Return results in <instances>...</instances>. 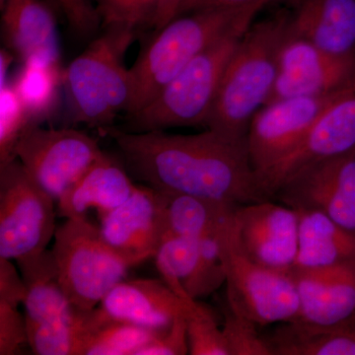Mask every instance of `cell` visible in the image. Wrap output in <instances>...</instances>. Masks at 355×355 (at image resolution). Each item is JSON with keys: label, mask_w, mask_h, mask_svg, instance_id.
I'll list each match as a JSON object with an SVG mask.
<instances>
[{"label": "cell", "mask_w": 355, "mask_h": 355, "mask_svg": "<svg viewBox=\"0 0 355 355\" xmlns=\"http://www.w3.org/2000/svg\"><path fill=\"white\" fill-rule=\"evenodd\" d=\"M103 132L114 140L130 172L155 190L233 207L266 200L247 137L234 139L209 128L190 135L113 128Z\"/></svg>", "instance_id": "cell-1"}, {"label": "cell", "mask_w": 355, "mask_h": 355, "mask_svg": "<svg viewBox=\"0 0 355 355\" xmlns=\"http://www.w3.org/2000/svg\"><path fill=\"white\" fill-rule=\"evenodd\" d=\"M288 22V10L252 23L229 60L209 130L245 139L254 114L268 102L277 76L279 51Z\"/></svg>", "instance_id": "cell-2"}, {"label": "cell", "mask_w": 355, "mask_h": 355, "mask_svg": "<svg viewBox=\"0 0 355 355\" xmlns=\"http://www.w3.org/2000/svg\"><path fill=\"white\" fill-rule=\"evenodd\" d=\"M265 6L205 9L177 16L160 29L130 69L133 97L128 114L144 108L210 44L249 27Z\"/></svg>", "instance_id": "cell-3"}, {"label": "cell", "mask_w": 355, "mask_h": 355, "mask_svg": "<svg viewBox=\"0 0 355 355\" xmlns=\"http://www.w3.org/2000/svg\"><path fill=\"white\" fill-rule=\"evenodd\" d=\"M135 33L106 30L64 70V89L76 123L103 130L132 105L133 86L123 55Z\"/></svg>", "instance_id": "cell-4"}, {"label": "cell", "mask_w": 355, "mask_h": 355, "mask_svg": "<svg viewBox=\"0 0 355 355\" xmlns=\"http://www.w3.org/2000/svg\"><path fill=\"white\" fill-rule=\"evenodd\" d=\"M249 27L236 29L210 44L153 101L128 114L125 130L144 132L174 127H207L226 67Z\"/></svg>", "instance_id": "cell-5"}, {"label": "cell", "mask_w": 355, "mask_h": 355, "mask_svg": "<svg viewBox=\"0 0 355 355\" xmlns=\"http://www.w3.org/2000/svg\"><path fill=\"white\" fill-rule=\"evenodd\" d=\"M234 209L226 207L216 225L229 309L258 326L293 321L300 307L293 277L291 272L266 268L245 253L236 235Z\"/></svg>", "instance_id": "cell-6"}, {"label": "cell", "mask_w": 355, "mask_h": 355, "mask_svg": "<svg viewBox=\"0 0 355 355\" xmlns=\"http://www.w3.org/2000/svg\"><path fill=\"white\" fill-rule=\"evenodd\" d=\"M53 239L51 253L58 279L76 309H95L127 277L130 266L109 247L99 227L87 218L67 219L55 230Z\"/></svg>", "instance_id": "cell-7"}, {"label": "cell", "mask_w": 355, "mask_h": 355, "mask_svg": "<svg viewBox=\"0 0 355 355\" xmlns=\"http://www.w3.org/2000/svg\"><path fill=\"white\" fill-rule=\"evenodd\" d=\"M55 202L18 159L0 165V258L17 263L46 251L58 228Z\"/></svg>", "instance_id": "cell-8"}, {"label": "cell", "mask_w": 355, "mask_h": 355, "mask_svg": "<svg viewBox=\"0 0 355 355\" xmlns=\"http://www.w3.org/2000/svg\"><path fill=\"white\" fill-rule=\"evenodd\" d=\"M103 154L97 139L69 128L31 125L15 147V158L57 202Z\"/></svg>", "instance_id": "cell-9"}, {"label": "cell", "mask_w": 355, "mask_h": 355, "mask_svg": "<svg viewBox=\"0 0 355 355\" xmlns=\"http://www.w3.org/2000/svg\"><path fill=\"white\" fill-rule=\"evenodd\" d=\"M355 150V81L343 89L297 146L256 173L265 200H272L289 178L308 166Z\"/></svg>", "instance_id": "cell-10"}, {"label": "cell", "mask_w": 355, "mask_h": 355, "mask_svg": "<svg viewBox=\"0 0 355 355\" xmlns=\"http://www.w3.org/2000/svg\"><path fill=\"white\" fill-rule=\"evenodd\" d=\"M272 200L295 210H315L355 235V150L304 168Z\"/></svg>", "instance_id": "cell-11"}, {"label": "cell", "mask_w": 355, "mask_h": 355, "mask_svg": "<svg viewBox=\"0 0 355 355\" xmlns=\"http://www.w3.org/2000/svg\"><path fill=\"white\" fill-rule=\"evenodd\" d=\"M354 81L355 58L326 53L286 28L279 46L277 79L268 103L299 96L331 94Z\"/></svg>", "instance_id": "cell-12"}, {"label": "cell", "mask_w": 355, "mask_h": 355, "mask_svg": "<svg viewBox=\"0 0 355 355\" xmlns=\"http://www.w3.org/2000/svg\"><path fill=\"white\" fill-rule=\"evenodd\" d=\"M342 90L328 95L286 98L266 104L254 114L247 133L254 171L266 169L297 146Z\"/></svg>", "instance_id": "cell-13"}, {"label": "cell", "mask_w": 355, "mask_h": 355, "mask_svg": "<svg viewBox=\"0 0 355 355\" xmlns=\"http://www.w3.org/2000/svg\"><path fill=\"white\" fill-rule=\"evenodd\" d=\"M236 235L245 253L257 263L291 272L297 259V211L273 200L240 205L233 209Z\"/></svg>", "instance_id": "cell-14"}, {"label": "cell", "mask_w": 355, "mask_h": 355, "mask_svg": "<svg viewBox=\"0 0 355 355\" xmlns=\"http://www.w3.org/2000/svg\"><path fill=\"white\" fill-rule=\"evenodd\" d=\"M100 218L103 239L128 265L154 258L164 237V197L149 186H137L132 195Z\"/></svg>", "instance_id": "cell-15"}, {"label": "cell", "mask_w": 355, "mask_h": 355, "mask_svg": "<svg viewBox=\"0 0 355 355\" xmlns=\"http://www.w3.org/2000/svg\"><path fill=\"white\" fill-rule=\"evenodd\" d=\"M299 313L293 321L355 331V266L293 268Z\"/></svg>", "instance_id": "cell-16"}, {"label": "cell", "mask_w": 355, "mask_h": 355, "mask_svg": "<svg viewBox=\"0 0 355 355\" xmlns=\"http://www.w3.org/2000/svg\"><path fill=\"white\" fill-rule=\"evenodd\" d=\"M193 301L180 298L162 279H123L105 296L99 307L111 319L161 331L186 315Z\"/></svg>", "instance_id": "cell-17"}, {"label": "cell", "mask_w": 355, "mask_h": 355, "mask_svg": "<svg viewBox=\"0 0 355 355\" xmlns=\"http://www.w3.org/2000/svg\"><path fill=\"white\" fill-rule=\"evenodd\" d=\"M289 31L318 48L355 58V0H291Z\"/></svg>", "instance_id": "cell-18"}, {"label": "cell", "mask_w": 355, "mask_h": 355, "mask_svg": "<svg viewBox=\"0 0 355 355\" xmlns=\"http://www.w3.org/2000/svg\"><path fill=\"white\" fill-rule=\"evenodd\" d=\"M137 184L108 154H103L58 200V214L67 219L87 218L96 209L101 217L120 207L132 195Z\"/></svg>", "instance_id": "cell-19"}, {"label": "cell", "mask_w": 355, "mask_h": 355, "mask_svg": "<svg viewBox=\"0 0 355 355\" xmlns=\"http://www.w3.org/2000/svg\"><path fill=\"white\" fill-rule=\"evenodd\" d=\"M2 15L7 46L21 58L60 64L55 16L39 0H7Z\"/></svg>", "instance_id": "cell-20"}, {"label": "cell", "mask_w": 355, "mask_h": 355, "mask_svg": "<svg viewBox=\"0 0 355 355\" xmlns=\"http://www.w3.org/2000/svg\"><path fill=\"white\" fill-rule=\"evenodd\" d=\"M299 247L294 268L355 266V235L315 210H296Z\"/></svg>", "instance_id": "cell-21"}, {"label": "cell", "mask_w": 355, "mask_h": 355, "mask_svg": "<svg viewBox=\"0 0 355 355\" xmlns=\"http://www.w3.org/2000/svg\"><path fill=\"white\" fill-rule=\"evenodd\" d=\"M24 280L26 324L51 323L69 317L76 309L65 295L51 250L17 261Z\"/></svg>", "instance_id": "cell-22"}, {"label": "cell", "mask_w": 355, "mask_h": 355, "mask_svg": "<svg viewBox=\"0 0 355 355\" xmlns=\"http://www.w3.org/2000/svg\"><path fill=\"white\" fill-rule=\"evenodd\" d=\"M265 338L272 355H355V331L291 321Z\"/></svg>", "instance_id": "cell-23"}, {"label": "cell", "mask_w": 355, "mask_h": 355, "mask_svg": "<svg viewBox=\"0 0 355 355\" xmlns=\"http://www.w3.org/2000/svg\"><path fill=\"white\" fill-rule=\"evenodd\" d=\"M106 314L98 306L74 310L69 317L51 323L27 326L28 343L38 355H85L89 338Z\"/></svg>", "instance_id": "cell-24"}, {"label": "cell", "mask_w": 355, "mask_h": 355, "mask_svg": "<svg viewBox=\"0 0 355 355\" xmlns=\"http://www.w3.org/2000/svg\"><path fill=\"white\" fill-rule=\"evenodd\" d=\"M11 84L29 114L31 125H38L57 108L60 89L64 87V70L60 64L27 60Z\"/></svg>", "instance_id": "cell-25"}, {"label": "cell", "mask_w": 355, "mask_h": 355, "mask_svg": "<svg viewBox=\"0 0 355 355\" xmlns=\"http://www.w3.org/2000/svg\"><path fill=\"white\" fill-rule=\"evenodd\" d=\"M164 197V237L200 238L216 227L227 205L193 197L161 191Z\"/></svg>", "instance_id": "cell-26"}, {"label": "cell", "mask_w": 355, "mask_h": 355, "mask_svg": "<svg viewBox=\"0 0 355 355\" xmlns=\"http://www.w3.org/2000/svg\"><path fill=\"white\" fill-rule=\"evenodd\" d=\"M175 0H92L105 30L137 33L142 27L160 29L170 20Z\"/></svg>", "instance_id": "cell-27"}, {"label": "cell", "mask_w": 355, "mask_h": 355, "mask_svg": "<svg viewBox=\"0 0 355 355\" xmlns=\"http://www.w3.org/2000/svg\"><path fill=\"white\" fill-rule=\"evenodd\" d=\"M200 238L172 236L161 242L154 259L161 279L180 298L191 302L184 286L197 265Z\"/></svg>", "instance_id": "cell-28"}, {"label": "cell", "mask_w": 355, "mask_h": 355, "mask_svg": "<svg viewBox=\"0 0 355 355\" xmlns=\"http://www.w3.org/2000/svg\"><path fill=\"white\" fill-rule=\"evenodd\" d=\"M159 333L106 315L89 338L85 355H135Z\"/></svg>", "instance_id": "cell-29"}, {"label": "cell", "mask_w": 355, "mask_h": 355, "mask_svg": "<svg viewBox=\"0 0 355 355\" xmlns=\"http://www.w3.org/2000/svg\"><path fill=\"white\" fill-rule=\"evenodd\" d=\"M225 282V268L221 259L216 227L200 238L197 265L184 289L189 297L198 300L214 293Z\"/></svg>", "instance_id": "cell-30"}, {"label": "cell", "mask_w": 355, "mask_h": 355, "mask_svg": "<svg viewBox=\"0 0 355 355\" xmlns=\"http://www.w3.org/2000/svg\"><path fill=\"white\" fill-rule=\"evenodd\" d=\"M189 354L229 355L223 331L219 328L212 313L193 301L186 314Z\"/></svg>", "instance_id": "cell-31"}, {"label": "cell", "mask_w": 355, "mask_h": 355, "mask_svg": "<svg viewBox=\"0 0 355 355\" xmlns=\"http://www.w3.org/2000/svg\"><path fill=\"white\" fill-rule=\"evenodd\" d=\"M31 125L29 114L12 84L0 88V165L16 159V144Z\"/></svg>", "instance_id": "cell-32"}, {"label": "cell", "mask_w": 355, "mask_h": 355, "mask_svg": "<svg viewBox=\"0 0 355 355\" xmlns=\"http://www.w3.org/2000/svg\"><path fill=\"white\" fill-rule=\"evenodd\" d=\"M258 324L229 309L224 322V338L229 355H272L265 336L257 330Z\"/></svg>", "instance_id": "cell-33"}, {"label": "cell", "mask_w": 355, "mask_h": 355, "mask_svg": "<svg viewBox=\"0 0 355 355\" xmlns=\"http://www.w3.org/2000/svg\"><path fill=\"white\" fill-rule=\"evenodd\" d=\"M184 354H189L186 315L178 317L169 328L160 331L135 355Z\"/></svg>", "instance_id": "cell-34"}, {"label": "cell", "mask_w": 355, "mask_h": 355, "mask_svg": "<svg viewBox=\"0 0 355 355\" xmlns=\"http://www.w3.org/2000/svg\"><path fill=\"white\" fill-rule=\"evenodd\" d=\"M28 343L25 316L18 306L0 302V355H12Z\"/></svg>", "instance_id": "cell-35"}, {"label": "cell", "mask_w": 355, "mask_h": 355, "mask_svg": "<svg viewBox=\"0 0 355 355\" xmlns=\"http://www.w3.org/2000/svg\"><path fill=\"white\" fill-rule=\"evenodd\" d=\"M62 8L70 27L76 34L92 35L102 25L92 0H55Z\"/></svg>", "instance_id": "cell-36"}, {"label": "cell", "mask_w": 355, "mask_h": 355, "mask_svg": "<svg viewBox=\"0 0 355 355\" xmlns=\"http://www.w3.org/2000/svg\"><path fill=\"white\" fill-rule=\"evenodd\" d=\"M25 296L26 286L21 272L12 261L0 258V302L19 307Z\"/></svg>", "instance_id": "cell-37"}, {"label": "cell", "mask_w": 355, "mask_h": 355, "mask_svg": "<svg viewBox=\"0 0 355 355\" xmlns=\"http://www.w3.org/2000/svg\"><path fill=\"white\" fill-rule=\"evenodd\" d=\"M273 0H180L174 18L205 9H231L253 6H268ZM173 18V19H174Z\"/></svg>", "instance_id": "cell-38"}, {"label": "cell", "mask_w": 355, "mask_h": 355, "mask_svg": "<svg viewBox=\"0 0 355 355\" xmlns=\"http://www.w3.org/2000/svg\"><path fill=\"white\" fill-rule=\"evenodd\" d=\"M13 58L8 51L1 50L0 51V88L4 87L7 83V74H8L9 67L12 62Z\"/></svg>", "instance_id": "cell-39"}, {"label": "cell", "mask_w": 355, "mask_h": 355, "mask_svg": "<svg viewBox=\"0 0 355 355\" xmlns=\"http://www.w3.org/2000/svg\"><path fill=\"white\" fill-rule=\"evenodd\" d=\"M180 0H175L174 4H173L171 9V14H170V20H172L174 18L175 10H176L178 3H179Z\"/></svg>", "instance_id": "cell-40"}, {"label": "cell", "mask_w": 355, "mask_h": 355, "mask_svg": "<svg viewBox=\"0 0 355 355\" xmlns=\"http://www.w3.org/2000/svg\"><path fill=\"white\" fill-rule=\"evenodd\" d=\"M7 0H0V8L3 9L4 6H6Z\"/></svg>", "instance_id": "cell-41"}]
</instances>
